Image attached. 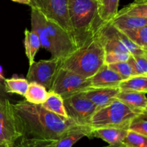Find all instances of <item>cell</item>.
<instances>
[{"label":"cell","mask_w":147,"mask_h":147,"mask_svg":"<svg viewBox=\"0 0 147 147\" xmlns=\"http://www.w3.org/2000/svg\"><path fill=\"white\" fill-rule=\"evenodd\" d=\"M19 126L25 138L56 141L67 130L78 125L41 106L25 100L12 104Z\"/></svg>","instance_id":"6da1fadb"},{"label":"cell","mask_w":147,"mask_h":147,"mask_svg":"<svg viewBox=\"0 0 147 147\" xmlns=\"http://www.w3.org/2000/svg\"><path fill=\"white\" fill-rule=\"evenodd\" d=\"M32 31L39 37L40 46L62 61L78 49L73 36L58 24L46 18L35 7H31Z\"/></svg>","instance_id":"7a4b0ae2"},{"label":"cell","mask_w":147,"mask_h":147,"mask_svg":"<svg viewBox=\"0 0 147 147\" xmlns=\"http://www.w3.org/2000/svg\"><path fill=\"white\" fill-rule=\"evenodd\" d=\"M68 16L78 48L93 37L100 23L96 0H68Z\"/></svg>","instance_id":"3957f363"},{"label":"cell","mask_w":147,"mask_h":147,"mask_svg":"<svg viewBox=\"0 0 147 147\" xmlns=\"http://www.w3.org/2000/svg\"><path fill=\"white\" fill-rule=\"evenodd\" d=\"M105 52L96 33L83 46L60 61V67L88 79L104 64Z\"/></svg>","instance_id":"277c9868"},{"label":"cell","mask_w":147,"mask_h":147,"mask_svg":"<svg viewBox=\"0 0 147 147\" xmlns=\"http://www.w3.org/2000/svg\"><path fill=\"white\" fill-rule=\"evenodd\" d=\"M142 112L134 110L117 99L109 105L99 108L90 118L91 128H119L128 130L131 120Z\"/></svg>","instance_id":"5b68a950"},{"label":"cell","mask_w":147,"mask_h":147,"mask_svg":"<svg viewBox=\"0 0 147 147\" xmlns=\"http://www.w3.org/2000/svg\"><path fill=\"white\" fill-rule=\"evenodd\" d=\"M96 34L105 53L110 52L126 53L131 55L147 53L146 50L132 43L121 30L116 28L111 22L100 23L96 29Z\"/></svg>","instance_id":"8992f818"},{"label":"cell","mask_w":147,"mask_h":147,"mask_svg":"<svg viewBox=\"0 0 147 147\" xmlns=\"http://www.w3.org/2000/svg\"><path fill=\"white\" fill-rule=\"evenodd\" d=\"M89 79L59 66L53 79L51 89L63 99L85 92L90 88Z\"/></svg>","instance_id":"52a82bcc"},{"label":"cell","mask_w":147,"mask_h":147,"mask_svg":"<svg viewBox=\"0 0 147 147\" xmlns=\"http://www.w3.org/2000/svg\"><path fill=\"white\" fill-rule=\"evenodd\" d=\"M111 22L120 30L147 26V0H134L118 11Z\"/></svg>","instance_id":"ba28073f"},{"label":"cell","mask_w":147,"mask_h":147,"mask_svg":"<svg viewBox=\"0 0 147 147\" xmlns=\"http://www.w3.org/2000/svg\"><path fill=\"white\" fill-rule=\"evenodd\" d=\"M67 1L68 0H31L30 6L37 8L46 18L58 24L73 37V28L69 20Z\"/></svg>","instance_id":"9c48e42d"},{"label":"cell","mask_w":147,"mask_h":147,"mask_svg":"<svg viewBox=\"0 0 147 147\" xmlns=\"http://www.w3.org/2000/svg\"><path fill=\"white\" fill-rule=\"evenodd\" d=\"M63 103L67 117L78 125L89 126L90 118L98 110L82 92L63 99Z\"/></svg>","instance_id":"30bf717a"},{"label":"cell","mask_w":147,"mask_h":147,"mask_svg":"<svg viewBox=\"0 0 147 147\" xmlns=\"http://www.w3.org/2000/svg\"><path fill=\"white\" fill-rule=\"evenodd\" d=\"M22 137L12 104L7 98H2L0 99V143L14 144Z\"/></svg>","instance_id":"8fae6325"},{"label":"cell","mask_w":147,"mask_h":147,"mask_svg":"<svg viewBox=\"0 0 147 147\" xmlns=\"http://www.w3.org/2000/svg\"><path fill=\"white\" fill-rule=\"evenodd\" d=\"M60 61L53 58L48 60L34 61L30 65L26 79L29 83L35 82L40 84L49 91L51 89L56 71L60 66Z\"/></svg>","instance_id":"7c38bea8"},{"label":"cell","mask_w":147,"mask_h":147,"mask_svg":"<svg viewBox=\"0 0 147 147\" xmlns=\"http://www.w3.org/2000/svg\"><path fill=\"white\" fill-rule=\"evenodd\" d=\"M88 79L92 88L118 87L123 80L116 72L106 64H103L93 76Z\"/></svg>","instance_id":"4fadbf2b"},{"label":"cell","mask_w":147,"mask_h":147,"mask_svg":"<svg viewBox=\"0 0 147 147\" xmlns=\"http://www.w3.org/2000/svg\"><path fill=\"white\" fill-rule=\"evenodd\" d=\"M119 92V87H90L82 93L99 109L113 102Z\"/></svg>","instance_id":"5bb4252c"},{"label":"cell","mask_w":147,"mask_h":147,"mask_svg":"<svg viewBox=\"0 0 147 147\" xmlns=\"http://www.w3.org/2000/svg\"><path fill=\"white\" fill-rule=\"evenodd\" d=\"M91 130L89 126L76 125L67 130L58 139L55 141L54 147H72L83 137L90 138Z\"/></svg>","instance_id":"9a60e30c"},{"label":"cell","mask_w":147,"mask_h":147,"mask_svg":"<svg viewBox=\"0 0 147 147\" xmlns=\"http://www.w3.org/2000/svg\"><path fill=\"white\" fill-rule=\"evenodd\" d=\"M128 132L126 128H92L90 138H98L107 142L109 145L115 146L122 144Z\"/></svg>","instance_id":"2e32d148"},{"label":"cell","mask_w":147,"mask_h":147,"mask_svg":"<svg viewBox=\"0 0 147 147\" xmlns=\"http://www.w3.org/2000/svg\"><path fill=\"white\" fill-rule=\"evenodd\" d=\"M116 99L120 100L134 110L139 112H147L146 92L120 91Z\"/></svg>","instance_id":"e0dca14e"},{"label":"cell","mask_w":147,"mask_h":147,"mask_svg":"<svg viewBox=\"0 0 147 147\" xmlns=\"http://www.w3.org/2000/svg\"><path fill=\"white\" fill-rule=\"evenodd\" d=\"M48 91L45 86L35 82H30L23 97L24 100L33 105H42L47 99Z\"/></svg>","instance_id":"ac0fdd59"},{"label":"cell","mask_w":147,"mask_h":147,"mask_svg":"<svg viewBox=\"0 0 147 147\" xmlns=\"http://www.w3.org/2000/svg\"><path fill=\"white\" fill-rule=\"evenodd\" d=\"M42 108L50 112L65 118H69L64 107L63 99L53 91H48L47 99L41 105Z\"/></svg>","instance_id":"d6986e66"},{"label":"cell","mask_w":147,"mask_h":147,"mask_svg":"<svg viewBox=\"0 0 147 147\" xmlns=\"http://www.w3.org/2000/svg\"><path fill=\"white\" fill-rule=\"evenodd\" d=\"M24 44L26 56L28 59L29 63L31 65L34 61V57L41 47L40 39L35 33L25 29Z\"/></svg>","instance_id":"ffe728a7"},{"label":"cell","mask_w":147,"mask_h":147,"mask_svg":"<svg viewBox=\"0 0 147 147\" xmlns=\"http://www.w3.org/2000/svg\"><path fill=\"white\" fill-rule=\"evenodd\" d=\"M98 14L103 22H111L119 11V0H98Z\"/></svg>","instance_id":"44dd1931"},{"label":"cell","mask_w":147,"mask_h":147,"mask_svg":"<svg viewBox=\"0 0 147 147\" xmlns=\"http://www.w3.org/2000/svg\"><path fill=\"white\" fill-rule=\"evenodd\" d=\"M120 91L147 92V76H132L122 80L119 84Z\"/></svg>","instance_id":"7402d4cb"},{"label":"cell","mask_w":147,"mask_h":147,"mask_svg":"<svg viewBox=\"0 0 147 147\" xmlns=\"http://www.w3.org/2000/svg\"><path fill=\"white\" fill-rule=\"evenodd\" d=\"M133 43L147 51V26L121 30Z\"/></svg>","instance_id":"603a6c76"},{"label":"cell","mask_w":147,"mask_h":147,"mask_svg":"<svg viewBox=\"0 0 147 147\" xmlns=\"http://www.w3.org/2000/svg\"><path fill=\"white\" fill-rule=\"evenodd\" d=\"M28 81L23 78L4 79V88L5 92L14 93L24 96L29 86Z\"/></svg>","instance_id":"cb8c5ba5"},{"label":"cell","mask_w":147,"mask_h":147,"mask_svg":"<svg viewBox=\"0 0 147 147\" xmlns=\"http://www.w3.org/2000/svg\"><path fill=\"white\" fill-rule=\"evenodd\" d=\"M134 76H147V53L131 55L127 61Z\"/></svg>","instance_id":"d4e9b609"},{"label":"cell","mask_w":147,"mask_h":147,"mask_svg":"<svg viewBox=\"0 0 147 147\" xmlns=\"http://www.w3.org/2000/svg\"><path fill=\"white\" fill-rule=\"evenodd\" d=\"M128 131L147 136V112H142L135 116L129 123Z\"/></svg>","instance_id":"484cf974"},{"label":"cell","mask_w":147,"mask_h":147,"mask_svg":"<svg viewBox=\"0 0 147 147\" xmlns=\"http://www.w3.org/2000/svg\"><path fill=\"white\" fill-rule=\"evenodd\" d=\"M54 143L51 140L22 137L14 144V147H54Z\"/></svg>","instance_id":"4316f807"},{"label":"cell","mask_w":147,"mask_h":147,"mask_svg":"<svg viewBox=\"0 0 147 147\" xmlns=\"http://www.w3.org/2000/svg\"><path fill=\"white\" fill-rule=\"evenodd\" d=\"M122 144L128 147H147V136L128 131Z\"/></svg>","instance_id":"83f0119b"},{"label":"cell","mask_w":147,"mask_h":147,"mask_svg":"<svg viewBox=\"0 0 147 147\" xmlns=\"http://www.w3.org/2000/svg\"><path fill=\"white\" fill-rule=\"evenodd\" d=\"M108 66L111 69L116 72L122 78L123 80L134 76L131 67L127 61L119 62V63H113Z\"/></svg>","instance_id":"f1b7e54d"},{"label":"cell","mask_w":147,"mask_h":147,"mask_svg":"<svg viewBox=\"0 0 147 147\" xmlns=\"http://www.w3.org/2000/svg\"><path fill=\"white\" fill-rule=\"evenodd\" d=\"M131 54L126 53L110 52L106 53L104 56V64L110 65L119 62H126L129 59Z\"/></svg>","instance_id":"f546056e"},{"label":"cell","mask_w":147,"mask_h":147,"mask_svg":"<svg viewBox=\"0 0 147 147\" xmlns=\"http://www.w3.org/2000/svg\"><path fill=\"white\" fill-rule=\"evenodd\" d=\"M5 91H4V85L1 83L0 82V99H2V98L5 97Z\"/></svg>","instance_id":"4dcf8cb0"},{"label":"cell","mask_w":147,"mask_h":147,"mask_svg":"<svg viewBox=\"0 0 147 147\" xmlns=\"http://www.w3.org/2000/svg\"><path fill=\"white\" fill-rule=\"evenodd\" d=\"M11 1H14V2L20 3V4H27V5L30 6V1H31V0H11Z\"/></svg>","instance_id":"1f68e13d"},{"label":"cell","mask_w":147,"mask_h":147,"mask_svg":"<svg viewBox=\"0 0 147 147\" xmlns=\"http://www.w3.org/2000/svg\"><path fill=\"white\" fill-rule=\"evenodd\" d=\"M0 147H14V144L9 143H0Z\"/></svg>","instance_id":"d6a6232c"},{"label":"cell","mask_w":147,"mask_h":147,"mask_svg":"<svg viewBox=\"0 0 147 147\" xmlns=\"http://www.w3.org/2000/svg\"><path fill=\"white\" fill-rule=\"evenodd\" d=\"M1 80H4V76H3L2 68H1V66H0V82H1Z\"/></svg>","instance_id":"836d02e7"},{"label":"cell","mask_w":147,"mask_h":147,"mask_svg":"<svg viewBox=\"0 0 147 147\" xmlns=\"http://www.w3.org/2000/svg\"><path fill=\"white\" fill-rule=\"evenodd\" d=\"M120 145H121V144H119V145H115V146L109 145V146H105V147H119V146H120Z\"/></svg>","instance_id":"e575fe53"},{"label":"cell","mask_w":147,"mask_h":147,"mask_svg":"<svg viewBox=\"0 0 147 147\" xmlns=\"http://www.w3.org/2000/svg\"><path fill=\"white\" fill-rule=\"evenodd\" d=\"M119 147H128V146H124L123 144H121V145L119 146Z\"/></svg>","instance_id":"d590c367"},{"label":"cell","mask_w":147,"mask_h":147,"mask_svg":"<svg viewBox=\"0 0 147 147\" xmlns=\"http://www.w3.org/2000/svg\"><path fill=\"white\" fill-rule=\"evenodd\" d=\"M96 1H98V0H96Z\"/></svg>","instance_id":"8d00e7d4"}]
</instances>
